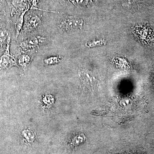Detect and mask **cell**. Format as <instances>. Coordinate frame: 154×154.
<instances>
[{
  "label": "cell",
  "instance_id": "obj_1",
  "mask_svg": "<svg viewBox=\"0 0 154 154\" xmlns=\"http://www.w3.org/2000/svg\"><path fill=\"white\" fill-rule=\"evenodd\" d=\"M54 14L59 23L58 28L62 32H73L82 30L83 28L84 20L80 17L70 16L61 13Z\"/></svg>",
  "mask_w": 154,
  "mask_h": 154
},
{
  "label": "cell",
  "instance_id": "obj_2",
  "mask_svg": "<svg viewBox=\"0 0 154 154\" xmlns=\"http://www.w3.org/2000/svg\"><path fill=\"white\" fill-rule=\"evenodd\" d=\"M42 9H30L25 14L24 25L22 30L23 34H29L41 28L42 24Z\"/></svg>",
  "mask_w": 154,
  "mask_h": 154
},
{
  "label": "cell",
  "instance_id": "obj_3",
  "mask_svg": "<svg viewBox=\"0 0 154 154\" xmlns=\"http://www.w3.org/2000/svg\"><path fill=\"white\" fill-rule=\"evenodd\" d=\"M47 41V39L40 36H32L23 39L19 45L20 51L23 53L35 51L40 45Z\"/></svg>",
  "mask_w": 154,
  "mask_h": 154
},
{
  "label": "cell",
  "instance_id": "obj_4",
  "mask_svg": "<svg viewBox=\"0 0 154 154\" xmlns=\"http://www.w3.org/2000/svg\"><path fill=\"white\" fill-rule=\"evenodd\" d=\"M11 41L8 42L5 52L0 57V70L9 69L14 66L19 67L15 57L10 53Z\"/></svg>",
  "mask_w": 154,
  "mask_h": 154
},
{
  "label": "cell",
  "instance_id": "obj_5",
  "mask_svg": "<svg viewBox=\"0 0 154 154\" xmlns=\"http://www.w3.org/2000/svg\"><path fill=\"white\" fill-rule=\"evenodd\" d=\"M79 75L81 80L82 85L85 88H90L93 87L95 82V79L91 74V72L86 69H81L79 72Z\"/></svg>",
  "mask_w": 154,
  "mask_h": 154
},
{
  "label": "cell",
  "instance_id": "obj_6",
  "mask_svg": "<svg viewBox=\"0 0 154 154\" xmlns=\"http://www.w3.org/2000/svg\"><path fill=\"white\" fill-rule=\"evenodd\" d=\"M30 61L31 58L30 56L25 54H20L18 58V63L23 70L25 71L27 69L30 65Z\"/></svg>",
  "mask_w": 154,
  "mask_h": 154
},
{
  "label": "cell",
  "instance_id": "obj_7",
  "mask_svg": "<svg viewBox=\"0 0 154 154\" xmlns=\"http://www.w3.org/2000/svg\"><path fill=\"white\" fill-rule=\"evenodd\" d=\"M10 40H11V36L8 30L6 28H0V43L7 44Z\"/></svg>",
  "mask_w": 154,
  "mask_h": 154
},
{
  "label": "cell",
  "instance_id": "obj_8",
  "mask_svg": "<svg viewBox=\"0 0 154 154\" xmlns=\"http://www.w3.org/2000/svg\"><path fill=\"white\" fill-rule=\"evenodd\" d=\"M63 59V57L62 56H53L45 59L43 60V62L46 65H53L59 63Z\"/></svg>",
  "mask_w": 154,
  "mask_h": 154
},
{
  "label": "cell",
  "instance_id": "obj_9",
  "mask_svg": "<svg viewBox=\"0 0 154 154\" xmlns=\"http://www.w3.org/2000/svg\"><path fill=\"white\" fill-rule=\"evenodd\" d=\"M22 134L25 140L30 143L33 142L35 139V133L31 130L29 129L24 130L22 131Z\"/></svg>",
  "mask_w": 154,
  "mask_h": 154
},
{
  "label": "cell",
  "instance_id": "obj_10",
  "mask_svg": "<svg viewBox=\"0 0 154 154\" xmlns=\"http://www.w3.org/2000/svg\"><path fill=\"white\" fill-rule=\"evenodd\" d=\"M85 140L86 137L85 135L82 134H80L77 135L72 139L71 140V144L73 146H76L84 142Z\"/></svg>",
  "mask_w": 154,
  "mask_h": 154
},
{
  "label": "cell",
  "instance_id": "obj_11",
  "mask_svg": "<svg viewBox=\"0 0 154 154\" xmlns=\"http://www.w3.org/2000/svg\"><path fill=\"white\" fill-rule=\"evenodd\" d=\"M54 97L51 95H46L43 96L42 98V102L45 106L47 107H51L54 103Z\"/></svg>",
  "mask_w": 154,
  "mask_h": 154
}]
</instances>
